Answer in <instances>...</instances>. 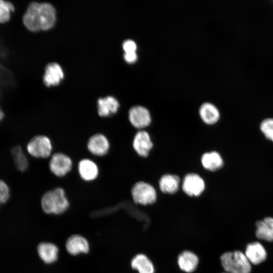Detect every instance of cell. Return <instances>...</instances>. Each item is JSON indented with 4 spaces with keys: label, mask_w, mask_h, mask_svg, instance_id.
<instances>
[{
    "label": "cell",
    "mask_w": 273,
    "mask_h": 273,
    "mask_svg": "<svg viewBox=\"0 0 273 273\" xmlns=\"http://www.w3.org/2000/svg\"><path fill=\"white\" fill-rule=\"evenodd\" d=\"M255 235L259 239L273 242V217H266L256 222Z\"/></svg>",
    "instance_id": "16"
},
{
    "label": "cell",
    "mask_w": 273,
    "mask_h": 273,
    "mask_svg": "<svg viewBox=\"0 0 273 273\" xmlns=\"http://www.w3.org/2000/svg\"><path fill=\"white\" fill-rule=\"evenodd\" d=\"M56 10L50 4L31 2L22 17L25 27L29 31L36 32L52 28L56 21Z\"/></svg>",
    "instance_id": "1"
},
{
    "label": "cell",
    "mask_w": 273,
    "mask_h": 273,
    "mask_svg": "<svg viewBox=\"0 0 273 273\" xmlns=\"http://www.w3.org/2000/svg\"><path fill=\"white\" fill-rule=\"evenodd\" d=\"M201 162L205 169L211 171L220 169L224 164L220 154L214 151L204 153L201 156Z\"/></svg>",
    "instance_id": "18"
},
{
    "label": "cell",
    "mask_w": 273,
    "mask_h": 273,
    "mask_svg": "<svg viewBox=\"0 0 273 273\" xmlns=\"http://www.w3.org/2000/svg\"><path fill=\"white\" fill-rule=\"evenodd\" d=\"M98 113L101 117H106L116 113L119 107L117 100L113 97L108 96L100 98L98 102Z\"/></svg>",
    "instance_id": "17"
},
{
    "label": "cell",
    "mask_w": 273,
    "mask_h": 273,
    "mask_svg": "<svg viewBox=\"0 0 273 273\" xmlns=\"http://www.w3.org/2000/svg\"><path fill=\"white\" fill-rule=\"evenodd\" d=\"M259 127L261 132L266 139L273 142V118L263 119Z\"/></svg>",
    "instance_id": "25"
},
{
    "label": "cell",
    "mask_w": 273,
    "mask_h": 273,
    "mask_svg": "<svg viewBox=\"0 0 273 273\" xmlns=\"http://www.w3.org/2000/svg\"><path fill=\"white\" fill-rule=\"evenodd\" d=\"M39 257L46 263H52L58 259L59 250L56 245L51 243L42 242L37 247Z\"/></svg>",
    "instance_id": "21"
},
{
    "label": "cell",
    "mask_w": 273,
    "mask_h": 273,
    "mask_svg": "<svg viewBox=\"0 0 273 273\" xmlns=\"http://www.w3.org/2000/svg\"><path fill=\"white\" fill-rule=\"evenodd\" d=\"M202 121L208 125L216 123L220 118V112L213 104L206 102L202 104L199 110Z\"/></svg>",
    "instance_id": "19"
},
{
    "label": "cell",
    "mask_w": 273,
    "mask_h": 273,
    "mask_svg": "<svg viewBox=\"0 0 273 273\" xmlns=\"http://www.w3.org/2000/svg\"><path fill=\"white\" fill-rule=\"evenodd\" d=\"M87 147L90 153L94 155L103 156L108 153L110 149V144L105 135L98 133L89 138Z\"/></svg>",
    "instance_id": "9"
},
{
    "label": "cell",
    "mask_w": 273,
    "mask_h": 273,
    "mask_svg": "<svg viewBox=\"0 0 273 273\" xmlns=\"http://www.w3.org/2000/svg\"><path fill=\"white\" fill-rule=\"evenodd\" d=\"M222 273H229V272H222Z\"/></svg>",
    "instance_id": "30"
},
{
    "label": "cell",
    "mask_w": 273,
    "mask_h": 273,
    "mask_svg": "<svg viewBox=\"0 0 273 273\" xmlns=\"http://www.w3.org/2000/svg\"><path fill=\"white\" fill-rule=\"evenodd\" d=\"M15 10V6L12 2L0 0V24L9 22Z\"/></svg>",
    "instance_id": "24"
},
{
    "label": "cell",
    "mask_w": 273,
    "mask_h": 273,
    "mask_svg": "<svg viewBox=\"0 0 273 273\" xmlns=\"http://www.w3.org/2000/svg\"><path fill=\"white\" fill-rule=\"evenodd\" d=\"M181 186L184 192L190 197L199 196L205 188L204 179L194 173H188L185 176Z\"/></svg>",
    "instance_id": "7"
},
{
    "label": "cell",
    "mask_w": 273,
    "mask_h": 273,
    "mask_svg": "<svg viewBox=\"0 0 273 273\" xmlns=\"http://www.w3.org/2000/svg\"><path fill=\"white\" fill-rule=\"evenodd\" d=\"M177 263L181 271L192 273L196 270L199 263V258L193 252L185 250L178 255Z\"/></svg>",
    "instance_id": "11"
},
{
    "label": "cell",
    "mask_w": 273,
    "mask_h": 273,
    "mask_svg": "<svg viewBox=\"0 0 273 273\" xmlns=\"http://www.w3.org/2000/svg\"><path fill=\"white\" fill-rule=\"evenodd\" d=\"M4 117V113L0 107V121L3 119Z\"/></svg>",
    "instance_id": "29"
},
{
    "label": "cell",
    "mask_w": 273,
    "mask_h": 273,
    "mask_svg": "<svg viewBox=\"0 0 273 273\" xmlns=\"http://www.w3.org/2000/svg\"><path fill=\"white\" fill-rule=\"evenodd\" d=\"M122 47L125 53L136 52L137 48L136 43L131 39L125 40L123 43Z\"/></svg>",
    "instance_id": "27"
},
{
    "label": "cell",
    "mask_w": 273,
    "mask_h": 273,
    "mask_svg": "<svg viewBox=\"0 0 273 273\" xmlns=\"http://www.w3.org/2000/svg\"><path fill=\"white\" fill-rule=\"evenodd\" d=\"M10 189L7 184L0 180V205L6 203L10 197Z\"/></svg>",
    "instance_id": "26"
},
{
    "label": "cell",
    "mask_w": 273,
    "mask_h": 273,
    "mask_svg": "<svg viewBox=\"0 0 273 273\" xmlns=\"http://www.w3.org/2000/svg\"><path fill=\"white\" fill-rule=\"evenodd\" d=\"M27 150L32 156L37 158H47L52 151L51 140L46 135L35 136L27 145Z\"/></svg>",
    "instance_id": "5"
},
{
    "label": "cell",
    "mask_w": 273,
    "mask_h": 273,
    "mask_svg": "<svg viewBox=\"0 0 273 273\" xmlns=\"http://www.w3.org/2000/svg\"><path fill=\"white\" fill-rule=\"evenodd\" d=\"M66 248L69 254L76 255L81 253H87L89 246L85 238L79 235H73L67 239Z\"/></svg>",
    "instance_id": "13"
},
{
    "label": "cell",
    "mask_w": 273,
    "mask_h": 273,
    "mask_svg": "<svg viewBox=\"0 0 273 273\" xmlns=\"http://www.w3.org/2000/svg\"><path fill=\"white\" fill-rule=\"evenodd\" d=\"M245 254L251 264L254 265L261 263L267 257V252L265 248L258 242L248 244Z\"/></svg>",
    "instance_id": "12"
},
{
    "label": "cell",
    "mask_w": 273,
    "mask_h": 273,
    "mask_svg": "<svg viewBox=\"0 0 273 273\" xmlns=\"http://www.w3.org/2000/svg\"><path fill=\"white\" fill-rule=\"evenodd\" d=\"M43 211L47 214H60L66 211L69 202L64 190L60 187L46 192L41 199Z\"/></svg>",
    "instance_id": "2"
},
{
    "label": "cell",
    "mask_w": 273,
    "mask_h": 273,
    "mask_svg": "<svg viewBox=\"0 0 273 273\" xmlns=\"http://www.w3.org/2000/svg\"><path fill=\"white\" fill-rule=\"evenodd\" d=\"M72 161L68 155L60 152L54 154L49 162L51 171L58 177H63L70 171Z\"/></svg>",
    "instance_id": "6"
},
{
    "label": "cell",
    "mask_w": 273,
    "mask_h": 273,
    "mask_svg": "<svg viewBox=\"0 0 273 273\" xmlns=\"http://www.w3.org/2000/svg\"><path fill=\"white\" fill-rule=\"evenodd\" d=\"M63 76V72L59 64L55 62L50 63L46 67L43 77V82L48 86L56 85L60 83Z\"/></svg>",
    "instance_id": "14"
},
{
    "label": "cell",
    "mask_w": 273,
    "mask_h": 273,
    "mask_svg": "<svg viewBox=\"0 0 273 273\" xmlns=\"http://www.w3.org/2000/svg\"><path fill=\"white\" fill-rule=\"evenodd\" d=\"M180 178L175 174H166L162 175L159 181L161 191L167 194H174L179 190Z\"/></svg>",
    "instance_id": "20"
},
{
    "label": "cell",
    "mask_w": 273,
    "mask_h": 273,
    "mask_svg": "<svg viewBox=\"0 0 273 273\" xmlns=\"http://www.w3.org/2000/svg\"><path fill=\"white\" fill-rule=\"evenodd\" d=\"M131 196L134 202L142 205H151L157 200V193L153 186L148 183L140 181L132 187Z\"/></svg>",
    "instance_id": "4"
},
{
    "label": "cell",
    "mask_w": 273,
    "mask_h": 273,
    "mask_svg": "<svg viewBox=\"0 0 273 273\" xmlns=\"http://www.w3.org/2000/svg\"><path fill=\"white\" fill-rule=\"evenodd\" d=\"M138 56L136 52L125 53L124 54V59L128 63L135 62Z\"/></svg>",
    "instance_id": "28"
},
{
    "label": "cell",
    "mask_w": 273,
    "mask_h": 273,
    "mask_svg": "<svg viewBox=\"0 0 273 273\" xmlns=\"http://www.w3.org/2000/svg\"><path fill=\"white\" fill-rule=\"evenodd\" d=\"M133 149L141 157H147L153 147V144L148 132L140 130L134 135L132 142Z\"/></svg>",
    "instance_id": "10"
},
{
    "label": "cell",
    "mask_w": 273,
    "mask_h": 273,
    "mask_svg": "<svg viewBox=\"0 0 273 273\" xmlns=\"http://www.w3.org/2000/svg\"><path fill=\"white\" fill-rule=\"evenodd\" d=\"M128 119L131 124L138 129L144 128L151 122V116L149 110L140 105L133 106L129 109Z\"/></svg>",
    "instance_id": "8"
},
{
    "label": "cell",
    "mask_w": 273,
    "mask_h": 273,
    "mask_svg": "<svg viewBox=\"0 0 273 273\" xmlns=\"http://www.w3.org/2000/svg\"><path fill=\"white\" fill-rule=\"evenodd\" d=\"M11 153L17 169L22 172L27 170L28 161L21 147H14L11 150Z\"/></svg>",
    "instance_id": "23"
},
{
    "label": "cell",
    "mask_w": 273,
    "mask_h": 273,
    "mask_svg": "<svg viewBox=\"0 0 273 273\" xmlns=\"http://www.w3.org/2000/svg\"><path fill=\"white\" fill-rule=\"evenodd\" d=\"M221 265L225 271L229 273H250L251 264L245 253L236 250L234 252H225L220 257Z\"/></svg>",
    "instance_id": "3"
},
{
    "label": "cell",
    "mask_w": 273,
    "mask_h": 273,
    "mask_svg": "<svg viewBox=\"0 0 273 273\" xmlns=\"http://www.w3.org/2000/svg\"><path fill=\"white\" fill-rule=\"evenodd\" d=\"M131 267L139 273H155V267L152 261L145 254H138L131 261Z\"/></svg>",
    "instance_id": "22"
},
{
    "label": "cell",
    "mask_w": 273,
    "mask_h": 273,
    "mask_svg": "<svg viewBox=\"0 0 273 273\" xmlns=\"http://www.w3.org/2000/svg\"><path fill=\"white\" fill-rule=\"evenodd\" d=\"M78 171L80 177L86 181L95 180L99 174V168L96 163L86 158L79 162Z\"/></svg>",
    "instance_id": "15"
}]
</instances>
